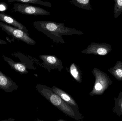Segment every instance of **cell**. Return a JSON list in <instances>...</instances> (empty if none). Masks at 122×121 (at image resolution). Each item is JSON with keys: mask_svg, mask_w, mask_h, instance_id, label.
<instances>
[{"mask_svg": "<svg viewBox=\"0 0 122 121\" xmlns=\"http://www.w3.org/2000/svg\"><path fill=\"white\" fill-rule=\"evenodd\" d=\"M64 23L46 21H35L33 23L36 30L57 42H64L62 37L63 35L84 34L80 31L66 27Z\"/></svg>", "mask_w": 122, "mask_h": 121, "instance_id": "obj_1", "label": "cell"}, {"mask_svg": "<svg viewBox=\"0 0 122 121\" xmlns=\"http://www.w3.org/2000/svg\"><path fill=\"white\" fill-rule=\"evenodd\" d=\"M36 89L39 93L51 103L55 107L58 109L67 116L76 120L82 118V116L77 109L67 103L51 88L40 84L37 85Z\"/></svg>", "mask_w": 122, "mask_h": 121, "instance_id": "obj_2", "label": "cell"}, {"mask_svg": "<svg viewBox=\"0 0 122 121\" xmlns=\"http://www.w3.org/2000/svg\"><path fill=\"white\" fill-rule=\"evenodd\" d=\"M92 72L95 78L94 86L89 94L92 96L100 95L104 93L112 81L107 74L96 68H94Z\"/></svg>", "mask_w": 122, "mask_h": 121, "instance_id": "obj_3", "label": "cell"}, {"mask_svg": "<svg viewBox=\"0 0 122 121\" xmlns=\"http://www.w3.org/2000/svg\"><path fill=\"white\" fill-rule=\"evenodd\" d=\"M0 27L14 39L21 40L28 45H34L36 42L29 37V34L8 24L0 21Z\"/></svg>", "mask_w": 122, "mask_h": 121, "instance_id": "obj_4", "label": "cell"}, {"mask_svg": "<svg viewBox=\"0 0 122 121\" xmlns=\"http://www.w3.org/2000/svg\"><path fill=\"white\" fill-rule=\"evenodd\" d=\"M13 9L15 12L30 15H49L51 14L50 12L44 9L25 3H14Z\"/></svg>", "mask_w": 122, "mask_h": 121, "instance_id": "obj_5", "label": "cell"}, {"mask_svg": "<svg viewBox=\"0 0 122 121\" xmlns=\"http://www.w3.org/2000/svg\"><path fill=\"white\" fill-rule=\"evenodd\" d=\"M112 50V45L109 44L92 42L86 49L82 51V52L86 54L104 55L109 53Z\"/></svg>", "mask_w": 122, "mask_h": 121, "instance_id": "obj_6", "label": "cell"}, {"mask_svg": "<svg viewBox=\"0 0 122 121\" xmlns=\"http://www.w3.org/2000/svg\"><path fill=\"white\" fill-rule=\"evenodd\" d=\"M18 86L10 77L1 72L0 70V89L7 93L17 90Z\"/></svg>", "mask_w": 122, "mask_h": 121, "instance_id": "obj_7", "label": "cell"}, {"mask_svg": "<svg viewBox=\"0 0 122 121\" xmlns=\"http://www.w3.org/2000/svg\"><path fill=\"white\" fill-rule=\"evenodd\" d=\"M0 21L20 29L26 33H28V30L24 26L17 21L14 18L5 14L4 12L0 13Z\"/></svg>", "mask_w": 122, "mask_h": 121, "instance_id": "obj_8", "label": "cell"}, {"mask_svg": "<svg viewBox=\"0 0 122 121\" xmlns=\"http://www.w3.org/2000/svg\"><path fill=\"white\" fill-rule=\"evenodd\" d=\"M51 89L53 92L58 94L67 103L72 107H73L76 108L77 109H79L78 105L77 104L75 101L67 93L56 87H53Z\"/></svg>", "mask_w": 122, "mask_h": 121, "instance_id": "obj_9", "label": "cell"}, {"mask_svg": "<svg viewBox=\"0 0 122 121\" xmlns=\"http://www.w3.org/2000/svg\"><path fill=\"white\" fill-rule=\"evenodd\" d=\"M3 58L8 63L11 68L16 72L22 74L28 73L26 67L25 65L20 63L14 62L10 58L4 56V55H3Z\"/></svg>", "mask_w": 122, "mask_h": 121, "instance_id": "obj_10", "label": "cell"}, {"mask_svg": "<svg viewBox=\"0 0 122 121\" xmlns=\"http://www.w3.org/2000/svg\"><path fill=\"white\" fill-rule=\"evenodd\" d=\"M41 59L43 60L45 64L50 67H58L61 64V61L55 56L52 55H41Z\"/></svg>", "mask_w": 122, "mask_h": 121, "instance_id": "obj_11", "label": "cell"}, {"mask_svg": "<svg viewBox=\"0 0 122 121\" xmlns=\"http://www.w3.org/2000/svg\"><path fill=\"white\" fill-rule=\"evenodd\" d=\"M109 72L117 79L122 80V62L118 61L114 67L108 70Z\"/></svg>", "mask_w": 122, "mask_h": 121, "instance_id": "obj_12", "label": "cell"}, {"mask_svg": "<svg viewBox=\"0 0 122 121\" xmlns=\"http://www.w3.org/2000/svg\"><path fill=\"white\" fill-rule=\"evenodd\" d=\"M91 0H70V2L75 6L87 10L92 11V7L90 4Z\"/></svg>", "mask_w": 122, "mask_h": 121, "instance_id": "obj_13", "label": "cell"}, {"mask_svg": "<svg viewBox=\"0 0 122 121\" xmlns=\"http://www.w3.org/2000/svg\"><path fill=\"white\" fill-rule=\"evenodd\" d=\"M115 106L113 109L114 113L119 117L122 116V92L119 94L117 98H115Z\"/></svg>", "mask_w": 122, "mask_h": 121, "instance_id": "obj_14", "label": "cell"}, {"mask_svg": "<svg viewBox=\"0 0 122 121\" xmlns=\"http://www.w3.org/2000/svg\"><path fill=\"white\" fill-rule=\"evenodd\" d=\"M7 1L10 3L17 2L25 3L36 4L47 7H51L52 6L50 2L43 1L41 0H8Z\"/></svg>", "mask_w": 122, "mask_h": 121, "instance_id": "obj_15", "label": "cell"}, {"mask_svg": "<svg viewBox=\"0 0 122 121\" xmlns=\"http://www.w3.org/2000/svg\"><path fill=\"white\" fill-rule=\"evenodd\" d=\"M70 72L73 78L79 82H81V75L78 68L74 63H72L70 68Z\"/></svg>", "mask_w": 122, "mask_h": 121, "instance_id": "obj_16", "label": "cell"}, {"mask_svg": "<svg viewBox=\"0 0 122 121\" xmlns=\"http://www.w3.org/2000/svg\"><path fill=\"white\" fill-rule=\"evenodd\" d=\"M114 16L115 18H118L122 13V0H114Z\"/></svg>", "mask_w": 122, "mask_h": 121, "instance_id": "obj_17", "label": "cell"}, {"mask_svg": "<svg viewBox=\"0 0 122 121\" xmlns=\"http://www.w3.org/2000/svg\"><path fill=\"white\" fill-rule=\"evenodd\" d=\"M6 44H7V43H6V42L5 41L3 40L0 39V45H6Z\"/></svg>", "mask_w": 122, "mask_h": 121, "instance_id": "obj_18", "label": "cell"}]
</instances>
